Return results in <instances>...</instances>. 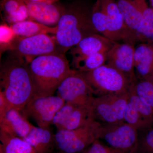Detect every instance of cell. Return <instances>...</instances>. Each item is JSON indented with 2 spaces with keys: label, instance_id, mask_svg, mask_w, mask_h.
<instances>
[{
  "label": "cell",
  "instance_id": "cell-1",
  "mask_svg": "<svg viewBox=\"0 0 153 153\" xmlns=\"http://www.w3.org/2000/svg\"><path fill=\"white\" fill-rule=\"evenodd\" d=\"M0 91L5 97L10 109L20 111L35 97L29 64L12 53L1 64Z\"/></svg>",
  "mask_w": 153,
  "mask_h": 153
},
{
  "label": "cell",
  "instance_id": "cell-2",
  "mask_svg": "<svg viewBox=\"0 0 153 153\" xmlns=\"http://www.w3.org/2000/svg\"><path fill=\"white\" fill-rule=\"evenodd\" d=\"M29 67L35 88L34 99L54 95L64 78L74 71L64 54L58 52L36 57Z\"/></svg>",
  "mask_w": 153,
  "mask_h": 153
},
{
  "label": "cell",
  "instance_id": "cell-3",
  "mask_svg": "<svg viewBox=\"0 0 153 153\" xmlns=\"http://www.w3.org/2000/svg\"><path fill=\"white\" fill-rule=\"evenodd\" d=\"M57 27L55 37L57 51L63 54L85 37L99 33L92 24L91 11L80 4L65 9Z\"/></svg>",
  "mask_w": 153,
  "mask_h": 153
},
{
  "label": "cell",
  "instance_id": "cell-4",
  "mask_svg": "<svg viewBox=\"0 0 153 153\" xmlns=\"http://www.w3.org/2000/svg\"><path fill=\"white\" fill-rule=\"evenodd\" d=\"M80 73L95 97L127 93L134 83L120 71L107 64L92 71Z\"/></svg>",
  "mask_w": 153,
  "mask_h": 153
},
{
  "label": "cell",
  "instance_id": "cell-5",
  "mask_svg": "<svg viewBox=\"0 0 153 153\" xmlns=\"http://www.w3.org/2000/svg\"><path fill=\"white\" fill-rule=\"evenodd\" d=\"M102 125L95 120L79 128L57 131L55 147L62 153H81L99 139Z\"/></svg>",
  "mask_w": 153,
  "mask_h": 153
},
{
  "label": "cell",
  "instance_id": "cell-6",
  "mask_svg": "<svg viewBox=\"0 0 153 153\" xmlns=\"http://www.w3.org/2000/svg\"><path fill=\"white\" fill-rule=\"evenodd\" d=\"M128 100V91L95 97L91 106L95 120L105 125L124 122L125 110Z\"/></svg>",
  "mask_w": 153,
  "mask_h": 153
},
{
  "label": "cell",
  "instance_id": "cell-7",
  "mask_svg": "<svg viewBox=\"0 0 153 153\" xmlns=\"http://www.w3.org/2000/svg\"><path fill=\"white\" fill-rule=\"evenodd\" d=\"M100 140L117 153H137L138 141L137 130L126 123L102 124Z\"/></svg>",
  "mask_w": 153,
  "mask_h": 153
},
{
  "label": "cell",
  "instance_id": "cell-8",
  "mask_svg": "<svg viewBox=\"0 0 153 153\" xmlns=\"http://www.w3.org/2000/svg\"><path fill=\"white\" fill-rule=\"evenodd\" d=\"M10 52L30 64L38 56L58 51L55 36L41 34L27 37L18 36Z\"/></svg>",
  "mask_w": 153,
  "mask_h": 153
},
{
  "label": "cell",
  "instance_id": "cell-9",
  "mask_svg": "<svg viewBox=\"0 0 153 153\" xmlns=\"http://www.w3.org/2000/svg\"><path fill=\"white\" fill-rule=\"evenodd\" d=\"M56 92L66 102L81 105H92L95 97L85 77L75 70L64 78Z\"/></svg>",
  "mask_w": 153,
  "mask_h": 153
},
{
  "label": "cell",
  "instance_id": "cell-10",
  "mask_svg": "<svg viewBox=\"0 0 153 153\" xmlns=\"http://www.w3.org/2000/svg\"><path fill=\"white\" fill-rule=\"evenodd\" d=\"M65 102L57 95L37 97L32 100L21 111L27 118L33 119L39 127L49 128L55 115Z\"/></svg>",
  "mask_w": 153,
  "mask_h": 153
},
{
  "label": "cell",
  "instance_id": "cell-11",
  "mask_svg": "<svg viewBox=\"0 0 153 153\" xmlns=\"http://www.w3.org/2000/svg\"><path fill=\"white\" fill-rule=\"evenodd\" d=\"M92 106L65 102L55 115L52 122L57 131L79 128L95 121Z\"/></svg>",
  "mask_w": 153,
  "mask_h": 153
},
{
  "label": "cell",
  "instance_id": "cell-12",
  "mask_svg": "<svg viewBox=\"0 0 153 153\" xmlns=\"http://www.w3.org/2000/svg\"><path fill=\"white\" fill-rule=\"evenodd\" d=\"M106 15L108 39L117 42L136 35L126 25L116 0H97Z\"/></svg>",
  "mask_w": 153,
  "mask_h": 153
},
{
  "label": "cell",
  "instance_id": "cell-13",
  "mask_svg": "<svg viewBox=\"0 0 153 153\" xmlns=\"http://www.w3.org/2000/svg\"><path fill=\"white\" fill-rule=\"evenodd\" d=\"M134 50L131 43L116 42L107 54V64L120 71L133 83L137 79L134 65Z\"/></svg>",
  "mask_w": 153,
  "mask_h": 153
},
{
  "label": "cell",
  "instance_id": "cell-14",
  "mask_svg": "<svg viewBox=\"0 0 153 153\" xmlns=\"http://www.w3.org/2000/svg\"><path fill=\"white\" fill-rule=\"evenodd\" d=\"M116 42L99 33L85 37L70 49L72 56L71 63L93 54L100 52L107 53Z\"/></svg>",
  "mask_w": 153,
  "mask_h": 153
},
{
  "label": "cell",
  "instance_id": "cell-15",
  "mask_svg": "<svg viewBox=\"0 0 153 153\" xmlns=\"http://www.w3.org/2000/svg\"><path fill=\"white\" fill-rule=\"evenodd\" d=\"M29 20L50 27L57 26L65 9L55 3L26 0Z\"/></svg>",
  "mask_w": 153,
  "mask_h": 153
},
{
  "label": "cell",
  "instance_id": "cell-16",
  "mask_svg": "<svg viewBox=\"0 0 153 153\" xmlns=\"http://www.w3.org/2000/svg\"><path fill=\"white\" fill-rule=\"evenodd\" d=\"M28 119L22 111L11 108L7 111L2 119L0 120V129L15 136L24 138L35 127Z\"/></svg>",
  "mask_w": 153,
  "mask_h": 153
},
{
  "label": "cell",
  "instance_id": "cell-17",
  "mask_svg": "<svg viewBox=\"0 0 153 153\" xmlns=\"http://www.w3.org/2000/svg\"><path fill=\"white\" fill-rule=\"evenodd\" d=\"M134 65L137 79H146L153 76V47L142 44L135 48Z\"/></svg>",
  "mask_w": 153,
  "mask_h": 153
},
{
  "label": "cell",
  "instance_id": "cell-18",
  "mask_svg": "<svg viewBox=\"0 0 153 153\" xmlns=\"http://www.w3.org/2000/svg\"><path fill=\"white\" fill-rule=\"evenodd\" d=\"M126 25L131 32L137 34L143 26L141 0H116Z\"/></svg>",
  "mask_w": 153,
  "mask_h": 153
},
{
  "label": "cell",
  "instance_id": "cell-19",
  "mask_svg": "<svg viewBox=\"0 0 153 153\" xmlns=\"http://www.w3.org/2000/svg\"><path fill=\"white\" fill-rule=\"evenodd\" d=\"M23 139L34 148L36 153H52L55 147V134L50 127L43 128L35 126Z\"/></svg>",
  "mask_w": 153,
  "mask_h": 153
},
{
  "label": "cell",
  "instance_id": "cell-20",
  "mask_svg": "<svg viewBox=\"0 0 153 153\" xmlns=\"http://www.w3.org/2000/svg\"><path fill=\"white\" fill-rule=\"evenodd\" d=\"M0 153H36L34 148L22 138L0 129Z\"/></svg>",
  "mask_w": 153,
  "mask_h": 153
},
{
  "label": "cell",
  "instance_id": "cell-21",
  "mask_svg": "<svg viewBox=\"0 0 153 153\" xmlns=\"http://www.w3.org/2000/svg\"><path fill=\"white\" fill-rule=\"evenodd\" d=\"M17 36L27 37L41 35L52 34L55 35L57 26L50 27L38 22L27 20L10 25Z\"/></svg>",
  "mask_w": 153,
  "mask_h": 153
},
{
  "label": "cell",
  "instance_id": "cell-22",
  "mask_svg": "<svg viewBox=\"0 0 153 153\" xmlns=\"http://www.w3.org/2000/svg\"><path fill=\"white\" fill-rule=\"evenodd\" d=\"M106 53H98L71 63L72 69L78 72H88L94 70L105 64L107 60Z\"/></svg>",
  "mask_w": 153,
  "mask_h": 153
},
{
  "label": "cell",
  "instance_id": "cell-23",
  "mask_svg": "<svg viewBox=\"0 0 153 153\" xmlns=\"http://www.w3.org/2000/svg\"><path fill=\"white\" fill-rule=\"evenodd\" d=\"M124 121L138 131L153 126L140 114L129 100L128 102L125 110Z\"/></svg>",
  "mask_w": 153,
  "mask_h": 153
},
{
  "label": "cell",
  "instance_id": "cell-24",
  "mask_svg": "<svg viewBox=\"0 0 153 153\" xmlns=\"http://www.w3.org/2000/svg\"><path fill=\"white\" fill-rule=\"evenodd\" d=\"M133 88L140 98L153 109V76L146 79H137Z\"/></svg>",
  "mask_w": 153,
  "mask_h": 153
},
{
  "label": "cell",
  "instance_id": "cell-25",
  "mask_svg": "<svg viewBox=\"0 0 153 153\" xmlns=\"http://www.w3.org/2000/svg\"><path fill=\"white\" fill-rule=\"evenodd\" d=\"M133 84L129 89V100L142 117L153 126V109L137 94L134 90Z\"/></svg>",
  "mask_w": 153,
  "mask_h": 153
},
{
  "label": "cell",
  "instance_id": "cell-26",
  "mask_svg": "<svg viewBox=\"0 0 153 153\" xmlns=\"http://www.w3.org/2000/svg\"><path fill=\"white\" fill-rule=\"evenodd\" d=\"M18 36L10 25L2 23L0 26V52L1 55L6 51H10Z\"/></svg>",
  "mask_w": 153,
  "mask_h": 153
},
{
  "label": "cell",
  "instance_id": "cell-27",
  "mask_svg": "<svg viewBox=\"0 0 153 153\" xmlns=\"http://www.w3.org/2000/svg\"><path fill=\"white\" fill-rule=\"evenodd\" d=\"M137 153H153V126L138 131Z\"/></svg>",
  "mask_w": 153,
  "mask_h": 153
},
{
  "label": "cell",
  "instance_id": "cell-28",
  "mask_svg": "<svg viewBox=\"0 0 153 153\" xmlns=\"http://www.w3.org/2000/svg\"><path fill=\"white\" fill-rule=\"evenodd\" d=\"M91 21L98 33L108 38L106 15L97 2L91 11Z\"/></svg>",
  "mask_w": 153,
  "mask_h": 153
},
{
  "label": "cell",
  "instance_id": "cell-29",
  "mask_svg": "<svg viewBox=\"0 0 153 153\" xmlns=\"http://www.w3.org/2000/svg\"><path fill=\"white\" fill-rule=\"evenodd\" d=\"M24 1L25 0H1V7L4 12V19L16 13Z\"/></svg>",
  "mask_w": 153,
  "mask_h": 153
},
{
  "label": "cell",
  "instance_id": "cell-30",
  "mask_svg": "<svg viewBox=\"0 0 153 153\" xmlns=\"http://www.w3.org/2000/svg\"><path fill=\"white\" fill-rule=\"evenodd\" d=\"M83 153H117L107 144L96 140Z\"/></svg>",
  "mask_w": 153,
  "mask_h": 153
},
{
  "label": "cell",
  "instance_id": "cell-31",
  "mask_svg": "<svg viewBox=\"0 0 153 153\" xmlns=\"http://www.w3.org/2000/svg\"><path fill=\"white\" fill-rule=\"evenodd\" d=\"M9 109L10 108L7 101L3 94L0 91V120L2 119Z\"/></svg>",
  "mask_w": 153,
  "mask_h": 153
},
{
  "label": "cell",
  "instance_id": "cell-32",
  "mask_svg": "<svg viewBox=\"0 0 153 153\" xmlns=\"http://www.w3.org/2000/svg\"><path fill=\"white\" fill-rule=\"evenodd\" d=\"M32 1H36L43 2H46L47 3H55L58 1L59 0H32Z\"/></svg>",
  "mask_w": 153,
  "mask_h": 153
},
{
  "label": "cell",
  "instance_id": "cell-33",
  "mask_svg": "<svg viewBox=\"0 0 153 153\" xmlns=\"http://www.w3.org/2000/svg\"><path fill=\"white\" fill-rule=\"evenodd\" d=\"M149 1L151 7H152V8L153 9V0H149Z\"/></svg>",
  "mask_w": 153,
  "mask_h": 153
},
{
  "label": "cell",
  "instance_id": "cell-34",
  "mask_svg": "<svg viewBox=\"0 0 153 153\" xmlns=\"http://www.w3.org/2000/svg\"><path fill=\"white\" fill-rule=\"evenodd\" d=\"M82 153H83V152H82Z\"/></svg>",
  "mask_w": 153,
  "mask_h": 153
},
{
  "label": "cell",
  "instance_id": "cell-35",
  "mask_svg": "<svg viewBox=\"0 0 153 153\" xmlns=\"http://www.w3.org/2000/svg\"></svg>",
  "mask_w": 153,
  "mask_h": 153
}]
</instances>
